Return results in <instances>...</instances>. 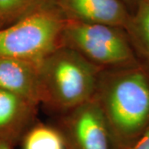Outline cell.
<instances>
[{
  "label": "cell",
  "mask_w": 149,
  "mask_h": 149,
  "mask_svg": "<svg viewBox=\"0 0 149 149\" xmlns=\"http://www.w3.org/2000/svg\"><path fill=\"white\" fill-rule=\"evenodd\" d=\"M97 74L95 65L61 46L39 65L42 100L63 109H75L94 98Z\"/></svg>",
  "instance_id": "6da1fadb"
},
{
  "label": "cell",
  "mask_w": 149,
  "mask_h": 149,
  "mask_svg": "<svg viewBox=\"0 0 149 149\" xmlns=\"http://www.w3.org/2000/svg\"><path fill=\"white\" fill-rule=\"evenodd\" d=\"M65 21L56 5L40 7L15 23L0 28V57L40 65L62 46Z\"/></svg>",
  "instance_id": "7a4b0ae2"
},
{
  "label": "cell",
  "mask_w": 149,
  "mask_h": 149,
  "mask_svg": "<svg viewBox=\"0 0 149 149\" xmlns=\"http://www.w3.org/2000/svg\"><path fill=\"white\" fill-rule=\"evenodd\" d=\"M98 101L109 131L118 139H132L149 123V80L141 70L113 77Z\"/></svg>",
  "instance_id": "3957f363"
},
{
  "label": "cell",
  "mask_w": 149,
  "mask_h": 149,
  "mask_svg": "<svg viewBox=\"0 0 149 149\" xmlns=\"http://www.w3.org/2000/svg\"><path fill=\"white\" fill-rule=\"evenodd\" d=\"M62 46L71 48L100 65H115L129 61L133 54L119 27L66 20Z\"/></svg>",
  "instance_id": "277c9868"
},
{
  "label": "cell",
  "mask_w": 149,
  "mask_h": 149,
  "mask_svg": "<svg viewBox=\"0 0 149 149\" xmlns=\"http://www.w3.org/2000/svg\"><path fill=\"white\" fill-rule=\"evenodd\" d=\"M70 130L75 149H109V129L95 99L74 109Z\"/></svg>",
  "instance_id": "5b68a950"
},
{
  "label": "cell",
  "mask_w": 149,
  "mask_h": 149,
  "mask_svg": "<svg viewBox=\"0 0 149 149\" xmlns=\"http://www.w3.org/2000/svg\"><path fill=\"white\" fill-rule=\"evenodd\" d=\"M66 20L128 27L130 17L122 0H56V4Z\"/></svg>",
  "instance_id": "8992f818"
},
{
  "label": "cell",
  "mask_w": 149,
  "mask_h": 149,
  "mask_svg": "<svg viewBox=\"0 0 149 149\" xmlns=\"http://www.w3.org/2000/svg\"><path fill=\"white\" fill-rule=\"evenodd\" d=\"M0 89L26 103L42 100L39 65L19 59L0 57Z\"/></svg>",
  "instance_id": "52a82bcc"
},
{
  "label": "cell",
  "mask_w": 149,
  "mask_h": 149,
  "mask_svg": "<svg viewBox=\"0 0 149 149\" xmlns=\"http://www.w3.org/2000/svg\"><path fill=\"white\" fill-rule=\"evenodd\" d=\"M127 28L149 61V0L139 2L137 13L133 18H130Z\"/></svg>",
  "instance_id": "ba28073f"
},
{
  "label": "cell",
  "mask_w": 149,
  "mask_h": 149,
  "mask_svg": "<svg viewBox=\"0 0 149 149\" xmlns=\"http://www.w3.org/2000/svg\"><path fill=\"white\" fill-rule=\"evenodd\" d=\"M23 149H65L61 135L53 128L41 126L33 128L25 138Z\"/></svg>",
  "instance_id": "9c48e42d"
},
{
  "label": "cell",
  "mask_w": 149,
  "mask_h": 149,
  "mask_svg": "<svg viewBox=\"0 0 149 149\" xmlns=\"http://www.w3.org/2000/svg\"><path fill=\"white\" fill-rule=\"evenodd\" d=\"M38 8L37 0H0V28L15 23Z\"/></svg>",
  "instance_id": "30bf717a"
},
{
  "label": "cell",
  "mask_w": 149,
  "mask_h": 149,
  "mask_svg": "<svg viewBox=\"0 0 149 149\" xmlns=\"http://www.w3.org/2000/svg\"><path fill=\"white\" fill-rule=\"evenodd\" d=\"M24 103L18 96L0 89V131L14 123Z\"/></svg>",
  "instance_id": "8fae6325"
},
{
  "label": "cell",
  "mask_w": 149,
  "mask_h": 149,
  "mask_svg": "<svg viewBox=\"0 0 149 149\" xmlns=\"http://www.w3.org/2000/svg\"><path fill=\"white\" fill-rule=\"evenodd\" d=\"M128 149H149V127L140 139Z\"/></svg>",
  "instance_id": "7c38bea8"
},
{
  "label": "cell",
  "mask_w": 149,
  "mask_h": 149,
  "mask_svg": "<svg viewBox=\"0 0 149 149\" xmlns=\"http://www.w3.org/2000/svg\"><path fill=\"white\" fill-rule=\"evenodd\" d=\"M56 0H37L39 7H51L55 6Z\"/></svg>",
  "instance_id": "4fadbf2b"
},
{
  "label": "cell",
  "mask_w": 149,
  "mask_h": 149,
  "mask_svg": "<svg viewBox=\"0 0 149 149\" xmlns=\"http://www.w3.org/2000/svg\"><path fill=\"white\" fill-rule=\"evenodd\" d=\"M0 149H11L9 147L8 143L3 140V139H0Z\"/></svg>",
  "instance_id": "5bb4252c"
},
{
  "label": "cell",
  "mask_w": 149,
  "mask_h": 149,
  "mask_svg": "<svg viewBox=\"0 0 149 149\" xmlns=\"http://www.w3.org/2000/svg\"><path fill=\"white\" fill-rule=\"evenodd\" d=\"M128 1H135V0H128ZM136 1H138V3H139L141 0H136Z\"/></svg>",
  "instance_id": "9a60e30c"
}]
</instances>
